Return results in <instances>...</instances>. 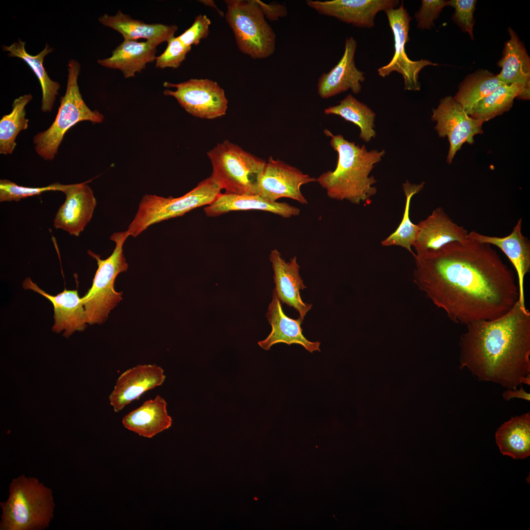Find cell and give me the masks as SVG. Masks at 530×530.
<instances>
[{"label": "cell", "mask_w": 530, "mask_h": 530, "mask_svg": "<svg viewBox=\"0 0 530 530\" xmlns=\"http://www.w3.org/2000/svg\"><path fill=\"white\" fill-rule=\"evenodd\" d=\"M414 258L415 284L453 323L498 318L519 300L515 274L489 244L467 238Z\"/></svg>", "instance_id": "6da1fadb"}, {"label": "cell", "mask_w": 530, "mask_h": 530, "mask_svg": "<svg viewBox=\"0 0 530 530\" xmlns=\"http://www.w3.org/2000/svg\"><path fill=\"white\" fill-rule=\"evenodd\" d=\"M459 339V368L478 380L530 385V312L518 300L502 316L473 322Z\"/></svg>", "instance_id": "7a4b0ae2"}, {"label": "cell", "mask_w": 530, "mask_h": 530, "mask_svg": "<svg viewBox=\"0 0 530 530\" xmlns=\"http://www.w3.org/2000/svg\"><path fill=\"white\" fill-rule=\"evenodd\" d=\"M324 132L331 137L330 144L338 154V160L335 170L323 172L316 182L331 199L354 204L370 203L377 193L374 186L377 181L370 174L385 150L369 151L364 145L360 146L341 134L334 135L327 129Z\"/></svg>", "instance_id": "3957f363"}, {"label": "cell", "mask_w": 530, "mask_h": 530, "mask_svg": "<svg viewBox=\"0 0 530 530\" xmlns=\"http://www.w3.org/2000/svg\"><path fill=\"white\" fill-rule=\"evenodd\" d=\"M2 509L0 530H41L49 527L55 504L52 490L34 477L22 475L9 485Z\"/></svg>", "instance_id": "277c9868"}, {"label": "cell", "mask_w": 530, "mask_h": 530, "mask_svg": "<svg viewBox=\"0 0 530 530\" xmlns=\"http://www.w3.org/2000/svg\"><path fill=\"white\" fill-rule=\"evenodd\" d=\"M128 237L127 231L113 233L110 239L115 246L112 254L105 260L89 250L87 251L96 260L98 268L91 287L81 297L87 324L104 323L110 311L122 300V292L115 291L114 282L118 275L129 267L123 253V245Z\"/></svg>", "instance_id": "5b68a950"}, {"label": "cell", "mask_w": 530, "mask_h": 530, "mask_svg": "<svg viewBox=\"0 0 530 530\" xmlns=\"http://www.w3.org/2000/svg\"><path fill=\"white\" fill-rule=\"evenodd\" d=\"M80 70V65L77 60L69 61L66 90L60 98L55 120L48 129L33 137L35 151L44 160L54 159L66 132L77 123L88 121L95 124L104 120V115L91 110L82 98L78 84Z\"/></svg>", "instance_id": "8992f818"}, {"label": "cell", "mask_w": 530, "mask_h": 530, "mask_svg": "<svg viewBox=\"0 0 530 530\" xmlns=\"http://www.w3.org/2000/svg\"><path fill=\"white\" fill-rule=\"evenodd\" d=\"M222 189L219 184L211 175L191 190L178 198L146 194L142 198L127 231L129 236L135 238L154 224L210 205L221 193Z\"/></svg>", "instance_id": "52a82bcc"}, {"label": "cell", "mask_w": 530, "mask_h": 530, "mask_svg": "<svg viewBox=\"0 0 530 530\" xmlns=\"http://www.w3.org/2000/svg\"><path fill=\"white\" fill-rule=\"evenodd\" d=\"M207 155L212 168L211 175L225 193L257 194L265 160L228 140L217 144Z\"/></svg>", "instance_id": "ba28073f"}, {"label": "cell", "mask_w": 530, "mask_h": 530, "mask_svg": "<svg viewBox=\"0 0 530 530\" xmlns=\"http://www.w3.org/2000/svg\"><path fill=\"white\" fill-rule=\"evenodd\" d=\"M225 19L239 50L253 59L271 55L276 35L265 20L257 0H226Z\"/></svg>", "instance_id": "9c48e42d"}, {"label": "cell", "mask_w": 530, "mask_h": 530, "mask_svg": "<svg viewBox=\"0 0 530 530\" xmlns=\"http://www.w3.org/2000/svg\"><path fill=\"white\" fill-rule=\"evenodd\" d=\"M165 96L175 98L180 105L191 115L200 118L213 119L224 116L228 101L224 89L212 80L191 79L177 84L165 81Z\"/></svg>", "instance_id": "30bf717a"}, {"label": "cell", "mask_w": 530, "mask_h": 530, "mask_svg": "<svg viewBox=\"0 0 530 530\" xmlns=\"http://www.w3.org/2000/svg\"><path fill=\"white\" fill-rule=\"evenodd\" d=\"M384 11L393 34L394 53L389 63L378 69V75L385 77L392 72H397L403 77L404 90L419 91L421 88L419 81L420 72L425 66H436L437 64L426 59L412 60L407 56L405 46L410 40L409 31L412 18L404 7L402 2L398 7Z\"/></svg>", "instance_id": "8fae6325"}, {"label": "cell", "mask_w": 530, "mask_h": 530, "mask_svg": "<svg viewBox=\"0 0 530 530\" xmlns=\"http://www.w3.org/2000/svg\"><path fill=\"white\" fill-rule=\"evenodd\" d=\"M431 120L436 122L434 129L439 136L448 137L449 164L464 143L473 144L474 136L483 132V123L472 117L452 96L440 100L437 108L432 109Z\"/></svg>", "instance_id": "7c38bea8"}, {"label": "cell", "mask_w": 530, "mask_h": 530, "mask_svg": "<svg viewBox=\"0 0 530 530\" xmlns=\"http://www.w3.org/2000/svg\"><path fill=\"white\" fill-rule=\"evenodd\" d=\"M315 182V178L270 157L259 177L257 194L272 202H276L281 198H289L301 204H307L308 201L302 194L300 187Z\"/></svg>", "instance_id": "4fadbf2b"}, {"label": "cell", "mask_w": 530, "mask_h": 530, "mask_svg": "<svg viewBox=\"0 0 530 530\" xmlns=\"http://www.w3.org/2000/svg\"><path fill=\"white\" fill-rule=\"evenodd\" d=\"M397 0H308L307 5L320 14L335 17L343 22L361 27L374 26L378 12L397 8Z\"/></svg>", "instance_id": "5bb4252c"}, {"label": "cell", "mask_w": 530, "mask_h": 530, "mask_svg": "<svg viewBox=\"0 0 530 530\" xmlns=\"http://www.w3.org/2000/svg\"><path fill=\"white\" fill-rule=\"evenodd\" d=\"M90 181L71 184L64 193L66 198L53 221L55 229L78 237L91 220L97 205L93 191L87 184Z\"/></svg>", "instance_id": "9a60e30c"}, {"label": "cell", "mask_w": 530, "mask_h": 530, "mask_svg": "<svg viewBox=\"0 0 530 530\" xmlns=\"http://www.w3.org/2000/svg\"><path fill=\"white\" fill-rule=\"evenodd\" d=\"M165 379L163 370L156 364L138 365L130 368L117 378L109 397L110 404L115 412H119L146 391L160 386Z\"/></svg>", "instance_id": "2e32d148"}, {"label": "cell", "mask_w": 530, "mask_h": 530, "mask_svg": "<svg viewBox=\"0 0 530 530\" xmlns=\"http://www.w3.org/2000/svg\"><path fill=\"white\" fill-rule=\"evenodd\" d=\"M417 225L413 246L416 252L415 255L434 252L450 243L467 238V230L454 223L442 207L435 209Z\"/></svg>", "instance_id": "e0dca14e"}, {"label": "cell", "mask_w": 530, "mask_h": 530, "mask_svg": "<svg viewBox=\"0 0 530 530\" xmlns=\"http://www.w3.org/2000/svg\"><path fill=\"white\" fill-rule=\"evenodd\" d=\"M357 42L353 37H347L344 54L338 63L328 73H324L318 80V94L327 99L350 89L359 93L361 83L365 80V74L356 66L354 55Z\"/></svg>", "instance_id": "ac0fdd59"}, {"label": "cell", "mask_w": 530, "mask_h": 530, "mask_svg": "<svg viewBox=\"0 0 530 530\" xmlns=\"http://www.w3.org/2000/svg\"><path fill=\"white\" fill-rule=\"evenodd\" d=\"M23 287L25 290L39 293L51 302L54 310L53 331L58 333L64 331L63 336L68 338L75 331H82L86 327L84 306L77 290L65 289L56 295H52L40 289L29 277L24 280Z\"/></svg>", "instance_id": "d6986e66"}, {"label": "cell", "mask_w": 530, "mask_h": 530, "mask_svg": "<svg viewBox=\"0 0 530 530\" xmlns=\"http://www.w3.org/2000/svg\"><path fill=\"white\" fill-rule=\"evenodd\" d=\"M522 219L520 218L510 234L504 237L484 235L475 231L468 233L467 238L500 248L513 265L517 274L519 291V301L525 305L524 279L530 269V242L522 233Z\"/></svg>", "instance_id": "ffe728a7"}, {"label": "cell", "mask_w": 530, "mask_h": 530, "mask_svg": "<svg viewBox=\"0 0 530 530\" xmlns=\"http://www.w3.org/2000/svg\"><path fill=\"white\" fill-rule=\"evenodd\" d=\"M269 260L274 272V291L280 302L293 307L303 320L307 312L312 308L311 304L304 303L300 295V290L306 288L299 274L300 266L294 256L286 262L276 249L270 252Z\"/></svg>", "instance_id": "44dd1931"}, {"label": "cell", "mask_w": 530, "mask_h": 530, "mask_svg": "<svg viewBox=\"0 0 530 530\" xmlns=\"http://www.w3.org/2000/svg\"><path fill=\"white\" fill-rule=\"evenodd\" d=\"M266 317L272 329L265 340L258 342V344L262 348L268 350L273 345L282 343L288 345L299 344L311 353L320 351V343L319 342L309 341L303 335L301 327L303 320L299 317L296 319L291 318L284 314L274 290Z\"/></svg>", "instance_id": "7402d4cb"}, {"label": "cell", "mask_w": 530, "mask_h": 530, "mask_svg": "<svg viewBox=\"0 0 530 530\" xmlns=\"http://www.w3.org/2000/svg\"><path fill=\"white\" fill-rule=\"evenodd\" d=\"M508 31L510 38L505 43L502 57L498 62L502 70L497 77L504 84L521 83L523 90L517 98L528 100L530 97V59L516 32L511 27Z\"/></svg>", "instance_id": "603a6c76"}, {"label": "cell", "mask_w": 530, "mask_h": 530, "mask_svg": "<svg viewBox=\"0 0 530 530\" xmlns=\"http://www.w3.org/2000/svg\"><path fill=\"white\" fill-rule=\"evenodd\" d=\"M261 210L290 218L299 214L300 210L285 202L268 201L258 194L221 193L204 212L208 216H216L236 211Z\"/></svg>", "instance_id": "cb8c5ba5"}, {"label": "cell", "mask_w": 530, "mask_h": 530, "mask_svg": "<svg viewBox=\"0 0 530 530\" xmlns=\"http://www.w3.org/2000/svg\"><path fill=\"white\" fill-rule=\"evenodd\" d=\"M99 21L103 25L121 33L124 40L145 39L156 46L163 42H167L174 37L178 29L176 25L146 24L132 18L120 10L114 16L105 14L99 18Z\"/></svg>", "instance_id": "d4e9b609"}, {"label": "cell", "mask_w": 530, "mask_h": 530, "mask_svg": "<svg viewBox=\"0 0 530 530\" xmlns=\"http://www.w3.org/2000/svg\"><path fill=\"white\" fill-rule=\"evenodd\" d=\"M172 423V418L167 411V402L159 395L146 400L122 419L125 428L148 438L169 428Z\"/></svg>", "instance_id": "484cf974"}, {"label": "cell", "mask_w": 530, "mask_h": 530, "mask_svg": "<svg viewBox=\"0 0 530 530\" xmlns=\"http://www.w3.org/2000/svg\"><path fill=\"white\" fill-rule=\"evenodd\" d=\"M157 47L147 41L124 40L112 51L110 57L97 62L104 67L121 71L125 78L133 77L136 72L145 69L148 63L156 60Z\"/></svg>", "instance_id": "4316f807"}, {"label": "cell", "mask_w": 530, "mask_h": 530, "mask_svg": "<svg viewBox=\"0 0 530 530\" xmlns=\"http://www.w3.org/2000/svg\"><path fill=\"white\" fill-rule=\"evenodd\" d=\"M496 443L504 455L523 459L530 455V413L511 417L495 432Z\"/></svg>", "instance_id": "83f0119b"}, {"label": "cell", "mask_w": 530, "mask_h": 530, "mask_svg": "<svg viewBox=\"0 0 530 530\" xmlns=\"http://www.w3.org/2000/svg\"><path fill=\"white\" fill-rule=\"evenodd\" d=\"M25 44V42L19 39L9 46H3L2 49L9 52V56L23 59L33 71L40 82L42 89L41 109L44 112H51L60 85L58 82L50 78L43 66V61L45 57L53 49L46 44L42 51L35 55H32L26 52Z\"/></svg>", "instance_id": "f1b7e54d"}, {"label": "cell", "mask_w": 530, "mask_h": 530, "mask_svg": "<svg viewBox=\"0 0 530 530\" xmlns=\"http://www.w3.org/2000/svg\"><path fill=\"white\" fill-rule=\"evenodd\" d=\"M324 112L327 115H338L358 126L360 130L359 137L366 142H370L376 136L375 113L351 94H348L337 105L325 108Z\"/></svg>", "instance_id": "f546056e"}, {"label": "cell", "mask_w": 530, "mask_h": 530, "mask_svg": "<svg viewBox=\"0 0 530 530\" xmlns=\"http://www.w3.org/2000/svg\"><path fill=\"white\" fill-rule=\"evenodd\" d=\"M503 84L497 75L479 69L465 78L453 98L469 114L480 100Z\"/></svg>", "instance_id": "4dcf8cb0"}, {"label": "cell", "mask_w": 530, "mask_h": 530, "mask_svg": "<svg viewBox=\"0 0 530 530\" xmlns=\"http://www.w3.org/2000/svg\"><path fill=\"white\" fill-rule=\"evenodd\" d=\"M523 88L519 82L502 85L480 100L469 114L482 123L500 115L512 107Z\"/></svg>", "instance_id": "1f68e13d"}, {"label": "cell", "mask_w": 530, "mask_h": 530, "mask_svg": "<svg viewBox=\"0 0 530 530\" xmlns=\"http://www.w3.org/2000/svg\"><path fill=\"white\" fill-rule=\"evenodd\" d=\"M31 94H25L16 98L12 104L11 112L0 120V153L11 154L16 146V138L19 132L28 128V120L26 118L25 107L31 101Z\"/></svg>", "instance_id": "d6a6232c"}, {"label": "cell", "mask_w": 530, "mask_h": 530, "mask_svg": "<svg viewBox=\"0 0 530 530\" xmlns=\"http://www.w3.org/2000/svg\"><path fill=\"white\" fill-rule=\"evenodd\" d=\"M424 185V182L416 184L411 183L408 180L403 184L402 188L406 200L402 218L397 229L381 242L382 246H400L406 249L414 257L415 253L411 247L415 242L418 227L410 218V206L412 197L420 192Z\"/></svg>", "instance_id": "836d02e7"}, {"label": "cell", "mask_w": 530, "mask_h": 530, "mask_svg": "<svg viewBox=\"0 0 530 530\" xmlns=\"http://www.w3.org/2000/svg\"><path fill=\"white\" fill-rule=\"evenodd\" d=\"M71 185L55 183L46 186L32 187L21 186L10 180L1 179L0 202H17L29 197L39 195L48 191H59L64 193Z\"/></svg>", "instance_id": "e575fe53"}, {"label": "cell", "mask_w": 530, "mask_h": 530, "mask_svg": "<svg viewBox=\"0 0 530 530\" xmlns=\"http://www.w3.org/2000/svg\"><path fill=\"white\" fill-rule=\"evenodd\" d=\"M476 3V0H451L448 3V6L454 9L452 20L462 30L467 32L472 39H474V13Z\"/></svg>", "instance_id": "d590c367"}, {"label": "cell", "mask_w": 530, "mask_h": 530, "mask_svg": "<svg viewBox=\"0 0 530 530\" xmlns=\"http://www.w3.org/2000/svg\"><path fill=\"white\" fill-rule=\"evenodd\" d=\"M191 49L184 45L177 37H173L167 41L164 52L156 57V67L160 69L177 68L185 59Z\"/></svg>", "instance_id": "8d00e7d4"}, {"label": "cell", "mask_w": 530, "mask_h": 530, "mask_svg": "<svg viewBox=\"0 0 530 530\" xmlns=\"http://www.w3.org/2000/svg\"><path fill=\"white\" fill-rule=\"evenodd\" d=\"M448 3L449 0H422L419 10L415 14L417 27L422 30L430 29Z\"/></svg>", "instance_id": "74e56055"}, {"label": "cell", "mask_w": 530, "mask_h": 530, "mask_svg": "<svg viewBox=\"0 0 530 530\" xmlns=\"http://www.w3.org/2000/svg\"><path fill=\"white\" fill-rule=\"evenodd\" d=\"M211 24L206 15L199 14L191 26L177 38L186 47L191 48L192 45H197L202 39L208 36Z\"/></svg>", "instance_id": "f35d334b"}, {"label": "cell", "mask_w": 530, "mask_h": 530, "mask_svg": "<svg viewBox=\"0 0 530 530\" xmlns=\"http://www.w3.org/2000/svg\"><path fill=\"white\" fill-rule=\"evenodd\" d=\"M257 2L265 16L269 20L277 21L280 18L284 17L287 15V8L283 4L278 3L268 4L258 0Z\"/></svg>", "instance_id": "ab89813d"}, {"label": "cell", "mask_w": 530, "mask_h": 530, "mask_svg": "<svg viewBox=\"0 0 530 530\" xmlns=\"http://www.w3.org/2000/svg\"><path fill=\"white\" fill-rule=\"evenodd\" d=\"M503 397L506 400L513 398H519L526 401H530V394L527 392L522 386L519 389H507L503 393Z\"/></svg>", "instance_id": "60d3db41"}, {"label": "cell", "mask_w": 530, "mask_h": 530, "mask_svg": "<svg viewBox=\"0 0 530 530\" xmlns=\"http://www.w3.org/2000/svg\"><path fill=\"white\" fill-rule=\"evenodd\" d=\"M199 1H200L201 3H203V4H204L205 5H206L207 6H210V7H212V8L215 9V10H217V11L218 12V13L219 14V15L221 16L222 17V16H224V13L223 12H222L221 11H220L217 8V7L216 6V4H215V2H214V1L213 0H199Z\"/></svg>", "instance_id": "b9f144b4"}]
</instances>
